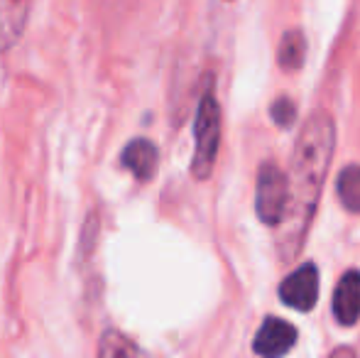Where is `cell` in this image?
<instances>
[{"instance_id": "4fadbf2b", "label": "cell", "mask_w": 360, "mask_h": 358, "mask_svg": "<svg viewBox=\"0 0 360 358\" xmlns=\"http://www.w3.org/2000/svg\"><path fill=\"white\" fill-rule=\"evenodd\" d=\"M328 358H356V354H353V349H348V346H338Z\"/></svg>"}, {"instance_id": "3957f363", "label": "cell", "mask_w": 360, "mask_h": 358, "mask_svg": "<svg viewBox=\"0 0 360 358\" xmlns=\"http://www.w3.org/2000/svg\"><path fill=\"white\" fill-rule=\"evenodd\" d=\"M287 206V174L275 162H262L257 170L255 209L262 224L280 226Z\"/></svg>"}, {"instance_id": "52a82bcc", "label": "cell", "mask_w": 360, "mask_h": 358, "mask_svg": "<svg viewBox=\"0 0 360 358\" xmlns=\"http://www.w3.org/2000/svg\"><path fill=\"white\" fill-rule=\"evenodd\" d=\"M157 162H160V150L147 138L130 140V143L125 145L123 155H120V165H123L128 172H133V177L140 181L155 177Z\"/></svg>"}, {"instance_id": "6da1fadb", "label": "cell", "mask_w": 360, "mask_h": 358, "mask_svg": "<svg viewBox=\"0 0 360 358\" xmlns=\"http://www.w3.org/2000/svg\"><path fill=\"white\" fill-rule=\"evenodd\" d=\"M336 145V128L326 110H316L302 128L287 174V206L280 226V253L285 260L299 255L321 199L323 179Z\"/></svg>"}, {"instance_id": "7a4b0ae2", "label": "cell", "mask_w": 360, "mask_h": 358, "mask_svg": "<svg viewBox=\"0 0 360 358\" xmlns=\"http://www.w3.org/2000/svg\"><path fill=\"white\" fill-rule=\"evenodd\" d=\"M194 160H191V174L196 179H209L214 172L218 143H221V108L214 91H204L199 101V110H196L194 120Z\"/></svg>"}, {"instance_id": "5b68a950", "label": "cell", "mask_w": 360, "mask_h": 358, "mask_svg": "<svg viewBox=\"0 0 360 358\" xmlns=\"http://www.w3.org/2000/svg\"><path fill=\"white\" fill-rule=\"evenodd\" d=\"M294 341H297V329L285 319L270 317V319H265V324H262L260 331L255 334L252 349L262 358H282L287 351H292Z\"/></svg>"}, {"instance_id": "7c38bea8", "label": "cell", "mask_w": 360, "mask_h": 358, "mask_svg": "<svg viewBox=\"0 0 360 358\" xmlns=\"http://www.w3.org/2000/svg\"><path fill=\"white\" fill-rule=\"evenodd\" d=\"M270 115L280 128H289V125L297 120V106H294L289 98H277L270 108Z\"/></svg>"}, {"instance_id": "ba28073f", "label": "cell", "mask_w": 360, "mask_h": 358, "mask_svg": "<svg viewBox=\"0 0 360 358\" xmlns=\"http://www.w3.org/2000/svg\"><path fill=\"white\" fill-rule=\"evenodd\" d=\"M32 0H0V54L13 49L22 37Z\"/></svg>"}, {"instance_id": "30bf717a", "label": "cell", "mask_w": 360, "mask_h": 358, "mask_svg": "<svg viewBox=\"0 0 360 358\" xmlns=\"http://www.w3.org/2000/svg\"><path fill=\"white\" fill-rule=\"evenodd\" d=\"M98 358H147V354L120 331H105L98 344Z\"/></svg>"}, {"instance_id": "277c9868", "label": "cell", "mask_w": 360, "mask_h": 358, "mask_svg": "<svg viewBox=\"0 0 360 358\" xmlns=\"http://www.w3.org/2000/svg\"><path fill=\"white\" fill-rule=\"evenodd\" d=\"M280 300L297 312H311L319 300V270L314 263H304L280 285Z\"/></svg>"}, {"instance_id": "8992f818", "label": "cell", "mask_w": 360, "mask_h": 358, "mask_svg": "<svg viewBox=\"0 0 360 358\" xmlns=\"http://www.w3.org/2000/svg\"><path fill=\"white\" fill-rule=\"evenodd\" d=\"M333 314L338 324L353 326L360 319V272L348 270L333 292Z\"/></svg>"}, {"instance_id": "8fae6325", "label": "cell", "mask_w": 360, "mask_h": 358, "mask_svg": "<svg viewBox=\"0 0 360 358\" xmlns=\"http://www.w3.org/2000/svg\"><path fill=\"white\" fill-rule=\"evenodd\" d=\"M336 191L343 209L351 214H360V165H348L346 170H341Z\"/></svg>"}, {"instance_id": "9c48e42d", "label": "cell", "mask_w": 360, "mask_h": 358, "mask_svg": "<svg viewBox=\"0 0 360 358\" xmlns=\"http://www.w3.org/2000/svg\"><path fill=\"white\" fill-rule=\"evenodd\" d=\"M307 57V39H304L302 30H289L282 34L280 49H277V62L285 72H297L304 64Z\"/></svg>"}]
</instances>
